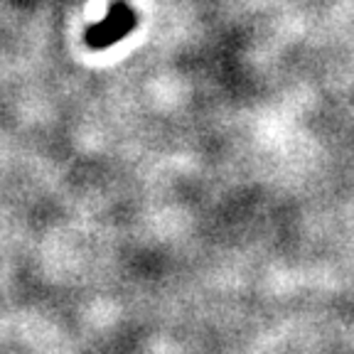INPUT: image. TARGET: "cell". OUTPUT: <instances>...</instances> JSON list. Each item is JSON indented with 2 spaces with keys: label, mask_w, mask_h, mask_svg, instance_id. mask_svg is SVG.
I'll list each match as a JSON object with an SVG mask.
<instances>
[{
  "label": "cell",
  "mask_w": 354,
  "mask_h": 354,
  "mask_svg": "<svg viewBox=\"0 0 354 354\" xmlns=\"http://www.w3.org/2000/svg\"><path fill=\"white\" fill-rule=\"evenodd\" d=\"M133 22H136L133 12H128V8H123V6H116L109 12V17H106L104 22H99L96 28L88 30L86 42L91 44V47H99V50L101 47H109V44L118 42V39L133 28Z\"/></svg>",
  "instance_id": "obj_1"
}]
</instances>
